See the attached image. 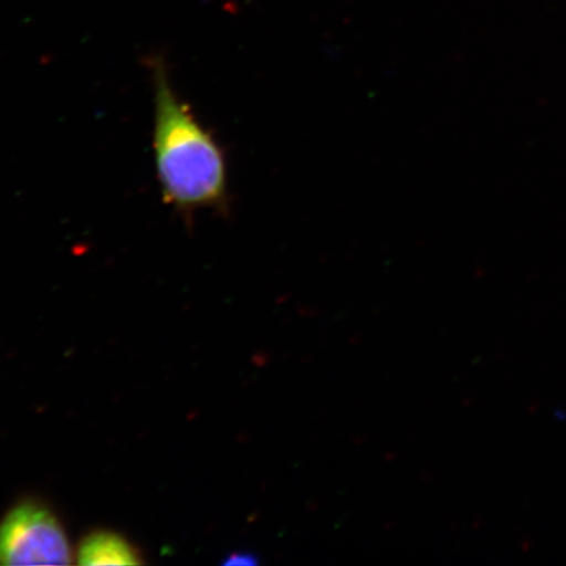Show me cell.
I'll list each match as a JSON object with an SVG mask.
<instances>
[{
	"instance_id": "cell-1",
	"label": "cell",
	"mask_w": 566,
	"mask_h": 566,
	"mask_svg": "<svg viewBox=\"0 0 566 566\" xmlns=\"http://www.w3.org/2000/svg\"><path fill=\"white\" fill-rule=\"evenodd\" d=\"M153 84V147L163 200L184 214L221 207L228 197L221 146L177 95L161 62H155Z\"/></svg>"
},
{
	"instance_id": "cell-2",
	"label": "cell",
	"mask_w": 566,
	"mask_h": 566,
	"mask_svg": "<svg viewBox=\"0 0 566 566\" xmlns=\"http://www.w3.org/2000/svg\"><path fill=\"white\" fill-rule=\"evenodd\" d=\"M71 558L65 530L46 506L23 502L0 521V565H67Z\"/></svg>"
},
{
	"instance_id": "cell-3",
	"label": "cell",
	"mask_w": 566,
	"mask_h": 566,
	"mask_svg": "<svg viewBox=\"0 0 566 566\" xmlns=\"http://www.w3.org/2000/svg\"><path fill=\"white\" fill-rule=\"evenodd\" d=\"M77 562L81 565H138V552L124 536L112 531H95L84 537Z\"/></svg>"
},
{
	"instance_id": "cell-4",
	"label": "cell",
	"mask_w": 566,
	"mask_h": 566,
	"mask_svg": "<svg viewBox=\"0 0 566 566\" xmlns=\"http://www.w3.org/2000/svg\"><path fill=\"white\" fill-rule=\"evenodd\" d=\"M261 560L259 555L253 552L240 551L226 557L223 565L226 566H258Z\"/></svg>"
}]
</instances>
